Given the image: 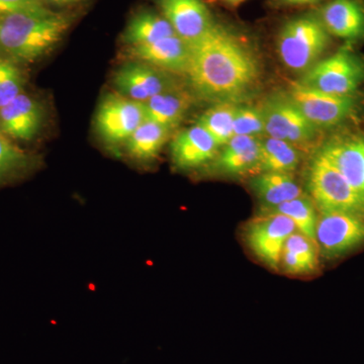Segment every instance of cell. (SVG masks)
Segmentation results:
<instances>
[{
  "instance_id": "1",
  "label": "cell",
  "mask_w": 364,
  "mask_h": 364,
  "mask_svg": "<svg viewBox=\"0 0 364 364\" xmlns=\"http://www.w3.org/2000/svg\"><path fill=\"white\" fill-rule=\"evenodd\" d=\"M191 47L186 74L203 100L236 104L259 85V60L245 41L225 26L214 23Z\"/></svg>"
},
{
  "instance_id": "2",
  "label": "cell",
  "mask_w": 364,
  "mask_h": 364,
  "mask_svg": "<svg viewBox=\"0 0 364 364\" xmlns=\"http://www.w3.org/2000/svg\"><path fill=\"white\" fill-rule=\"evenodd\" d=\"M70 23L48 9L0 18V54L13 62L36 61L56 47Z\"/></svg>"
},
{
  "instance_id": "3",
  "label": "cell",
  "mask_w": 364,
  "mask_h": 364,
  "mask_svg": "<svg viewBox=\"0 0 364 364\" xmlns=\"http://www.w3.org/2000/svg\"><path fill=\"white\" fill-rule=\"evenodd\" d=\"M330 33L316 14H306L287 21L277 37L282 63L296 72L310 70L327 49Z\"/></svg>"
},
{
  "instance_id": "4",
  "label": "cell",
  "mask_w": 364,
  "mask_h": 364,
  "mask_svg": "<svg viewBox=\"0 0 364 364\" xmlns=\"http://www.w3.org/2000/svg\"><path fill=\"white\" fill-rule=\"evenodd\" d=\"M306 186L321 213L364 215V193L352 186L320 152L316 153L309 165Z\"/></svg>"
},
{
  "instance_id": "5",
  "label": "cell",
  "mask_w": 364,
  "mask_h": 364,
  "mask_svg": "<svg viewBox=\"0 0 364 364\" xmlns=\"http://www.w3.org/2000/svg\"><path fill=\"white\" fill-rule=\"evenodd\" d=\"M299 82L330 95H354L364 83V58L345 46L316 63Z\"/></svg>"
},
{
  "instance_id": "6",
  "label": "cell",
  "mask_w": 364,
  "mask_h": 364,
  "mask_svg": "<svg viewBox=\"0 0 364 364\" xmlns=\"http://www.w3.org/2000/svg\"><path fill=\"white\" fill-rule=\"evenodd\" d=\"M287 95L318 129L337 126L346 121L355 114L359 105L354 95H330L299 81L291 83Z\"/></svg>"
},
{
  "instance_id": "7",
  "label": "cell",
  "mask_w": 364,
  "mask_h": 364,
  "mask_svg": "<svg viewBox=\"0 0 364 364\" xmlns=\"http://www.w3.org/2000/svg\"><path fill=\"white\" fill-rule=\"evenodd\" d=\"M364 244V215L326 212L318 217L316 245L327 259H335Z\"/></svg>"
},
{
  "instance_id": "8",
  "label": "cell",
  "mask_w": 364,
  "mask_h": 364,
  "mask_svg": "<svg viewBox=\"0 0 364 364\" xmlns=\"http://www.w3.org/2000/svg\"><path fill=\"white\" fill-rule=\"evenodd\" d=\"M261 109L268 136L296 145L311 142L317 136V127L287 95L267 98Z\"/></svg>"
},
{
  "instance_id": "9",
  "label": "cell",
  "mask_w": 364,
  "mask_h": 364,
  "mask_svg": "<svg viewBox=\"0 0 364 364\" xmlns=\"http://www.w3.org/2000/svg\"><path fill=\"white\" fill-rule=\"evenodd\" d=\"M296 227L287 215L262 214L246 227V243L267 267L279 269L284 244L296 232Z\"/></svg>"
},
{
  "instance_id": "10",
  "label": "cell",
  "mask_w": 364,
  "mask_h": 364,
  "mask_svg": "<svg viewBox=\"0 0 364 364\" xmlns=\"http://www.w3.org/2000/svg\"><path fill=\"white\" fill-rule=\"evenodd\" d=\"M144 119L143 102L122 95H109L98 107L97 129L107 143H126Z\"/></svg>"
},
{
  "instance_id": "11",
  "label": "cell",
  "mask_w": 364,
  "mask_h": 364,
  "mask_svg": "<svg viewBox=\"0 0 364 364\" xmlns=\"http://www.w3.org/2000/svg\"><path fill=\"white\" fill-rule=\"evenodd\" d=\"M119 95L145 102L160 93L174 90L171 79L161 69L141 61L126 64L114 75Z\"/></svg>"
},
{
  "instance_id": "12",
  "label": "cell",
  "mask_w": 364,
  "mask_h": 364,
  "mask_svg": "<svg viewBox=\"0 0 364 364\" xmlns=\"http://www.w3.org/2000/svg\"><path fill=\"white\" fill-rule=\"evenodd\" d=\"M163 16L174 32L188 44L200 40L214 26L202 0H158Z\"/></svg>"
},
{
  "instance_id": "13",
  "label": "cell",
  "mask_w": 364,
  "mask_h": 364,
  "mask_svg": "<svg viewBox=\"0 0 364 364\" xmlns=\"http://www.w3.org/2000/svg\"><path fill=\"white\" fill-rule=\"evenodd\" d=\"M352 186L364 193V136H339L318 151Z\"/></svg>"
},
{
  "instance_id": "14",
  "label": "cell",
  "mask_w": 364,
  "mask_h": 364,
  "mask_svg": "<svg viewBox=\"0 0 364 364\" xmlns=\"http://www.w3.org/2000/svg\"><path fill=\"white\" fill-rule=\"evenodd\" d=\"M131 55L136 61L144 62L163 71L186 73L191 60V47L177 35L147 45L134 46Z\"/></svg>"
},
{
  "instance_id": "15",
  "label": "cell",
  "mask_w": 364,
  "mask_h": 364,
  "mask_svg": "<svg viewBox=\"0 0 364 364\" xmlns=\"http://www.w3.org/2000/svg\"><path fill=\"white\" fill-rule=\"evenodd\" d=\"M220 146L200 124L181 132L171 144L172 160L181 169L196 168L217 155Z\"/></svg>"
},
{
  "instance_id": "16",
  "label": "cell",
  "mask_w": 364,
  "mask_h": 364,
  "mask_svg": "<svg viewBox=\"0 0 364 364\" xmlns=\"http://www.w3.org/2000/svg\"><path fill=\"white\" fill-rule=\"evenodd\" d=\"M42 121L40 105L25 93L0 109L2 131L16 140H32L39 132Z\"/></svg>"
},
{
  "instance_id": "17",
  "label": "cell",
  "mask_w": 364,
  "mask_h": 364,
  "mask_svg": "<svg viewBox=\"0 0 364 364\" xmlns=\"http://www.w3.org/2000/svg\"><path fill=\"white\" fill-rule=\"evenodd\" d=\"M318 16L332 35L348 41L364 39V6L359 0H332Z\"/></svg>"
},
{
  "instance_id": "18",
  "label": "cell",
  "mask_w": 364,
  "mask_h": 364,
  "mask_svg": "<svg viewBox=\"0 0 364 364\" xmlns=\"http://www.w3.org/2000/svg\"><path fill=\"white\" fill-rule=\"evenodd\" d=\"M261 140L256 136H234L218 157L217 169L227 176L257 171Z\"/></svg>"
},
{
  "instance_id": "19",
  "label": "cell",
  "mask_w": 364,
  "mask_h": 364,
  "mask_svg": "<svg viewBox=\"0 0 364 364\" xmlns=\"http://www.w3.org/2000/svg\"><path fill=\"white\" fill-rule=\"evenodd\" d=\"M262 208L275 207L280 203L303 196V189L291 173L262 172L251 182Z\"/></svg>"
},
{
  "instance_id": "20",
  "label": "cell",
  "mask_w": 364,
  "mask_h": 364,
  "mask_svg": "<svg viewBox=\"0 0 364 364\" xmlns=\"http://www.w3.org/2000/svg\"><path fill=\"white\" fill-rule=\"evenodd\" d=\"M188 95L171 90L143 102L145 119L166 127L169 130L181 123L189 107Z\"/></svg>"
},
{
  "instance_id": "21",
  "label": "cell",
  "mask_w": 364,
  "mask_h": 364,
  "mask_svg": "<svg viewBox=\"0 0 364 364\" xmlns=\"http://www.w3.org/2000/svg\"><path fill=\"white\" fill-rule=\"evenodd\" d=\"M317 250L315 242L296 232L284 244L280 265L289 274H310L315 272L318 267Z\"/></svg>"
},
{
  "instance_id": "22",
  "label": "cell",
  "mask_w": 364,
  "mask_h": 364,
  "mask_svg": "<svg viewBox=\"0 0 364 364\" xmlns=\"http://www.w3.org/2000/svg\"><path fill=\"white\" fill-rule=\"evenodd\" d=\"M176 35L164 16L150 11L136 14L124 31V40L130 47L147 45Z\"/></svg>"
},
{
  "instance_id": "23",
  "label": "cell",
  "mask_w": 364,
  "mask_h": 364,
  "mask_svg": "<svg viewBox=\"0 0 364 364\" xmlns=\"http://www.w3.org/2000/svg\"><path fill=\"white\" fill-rule=\"evenodd\" d=\"M301 161V153L293 144L279 139L261 140L259 163L257 172H282L291 173Z\"/></svg>"
},
{
  "instance_id": "24",
  "label": "cell",
  "mask_w": 364,
  "mask_h": 364,
  "mask_svg": "<svg viewBox=\"0 0 364 364\" xmlns=\"http://www.w3.org/2000/svg\"><path fill=\"white\" fill-rule=\"evenodd\" d=\"M169 131L162 124L144 119L126 142L131 156L141 161L154 159L166 142Z\"/></svg>"
},
{
  "instance_id": "25",
  "label": "cell",
  "mask_w": 364,
  "mask_h": 364,
  "mask_svg": "<svg viewBox=\"0 0 364 364\" xmlns=\"http://www.w3.org/2000/svg\"><path fill=\"white\" fill-rule=\"evenodd\" d=\"M261 213L287 215L294 223L299 233L305 235L316 243L318 215L312 200H309L306 196H299L275 207L262 208Z\"/></svg>"
},
{
  "instance_id": "26",
  "label": "cell",
  "mask_w": 364,
  "mask_h": 364,
  "mask_svg": "<svg viewBox=\"0 0 364 364\" xmlns=\"http://www.w3.org/2000/svg\"><path fill=\"white\" fill-rule=\"evenodd\" d=\"M236 104L221 102L208 109L198 119V124L215 139L219 146H225L235 136L234 119L236 116Z\"/></svg>"
},
{
  "instance_id": "27",
  "label": "cell",
  "mask_w": 364,
  "mask_h": 364,
  "mask_svg": "<svg viewBox=\"0 0 364 364\" xmlns=\"http://www.w3.org/2000/svg\"><path fill=\"white\" fill-rule=\"evenodd\" d=\"M32 160L0 133V181L16 177L30 168Z\"/></svg>"
},
{
  "instance_id": "28",
  "label": "cell",
  "mask_w": 364,
  "mask_h": 364,
  "mask_svg": "<svg viewBox=\"0 0 364 364\" xmlns=\"http://www.w3.org/2000/svg\"><path fill=\"white\" fill-rule=\"evenodd\" d=\"M23 78L13 61L0 57V109L23 93Z\"/></svg>"
},
{
  "instance_id": "29",
  "label": "cell",
  "mask_w": 364,
  "mask_h": 364,
  "mask_svg": "<svg viewBox=\"0 0 364 364\" xmlns=\"http://www.w3.org/2000/svg\"><path fill=\"white\" fill-rule=\"evenodd\" d=\"M235 136H256L265 133L264 117L261 107L243 105L237 107L234 119Z\"/></svg>"
},
{
  "instance_id": "30",
  "label": "cell",
  "mask_w": 364,
  "mask_h": 364,
  "mask_svg": "<svg viewBox=\"0 0 364 364\" xmlns=\"http://www.w3.org/2000/svg\"><path fill=\"white\" fill-rule=\"evenodd\" d=\"M47 9L43 0H0V18Z\"/></svg>"
},
{
  "instance_id": "31",
  "label": "cell",
  "mask_w": 364,
  "mask_h": 364,
  "mask_svg": "<svg viewBox=\"0 0 364 364\" xmlns=\"http://www.w3.org/2000/svg\"><path fill=\"white\" fill-rule=\"evenodd\" d=\"M44 2H47V4H53V6H68V4H75V2L79 1V0H43Z\"/></svg>"
},
{
  "instance_id": "32",
  "label": "cell",
  "mask_w": 364,
  "mask_h": 364,
  "mask_svg": "<svg viewBox=\"0 0 364 364\" xmlns=\"http://www.w3.org/2000/svg\"><path fill=\"white\" fill-rule=\"evenodd\" d=\"M282 1L289 4H306L320 1V0H282Z\"/></svg>"
},
{
  "instance_id": "33",
  "label": "cell",
  "mask_w": 364,
  "mask_h": 364,
  "mask_svg": "<svg viewBox=\"0 0 364 364\" xmlns=\"http://www.w3.org/2000/svg\"><path fill=\"white\" fill-rule=\"evenodd\" d=\"M225 1L229 2L231 4H238L240 2L244 1V0H225Z\"/></svg>"
}]
</instances>
